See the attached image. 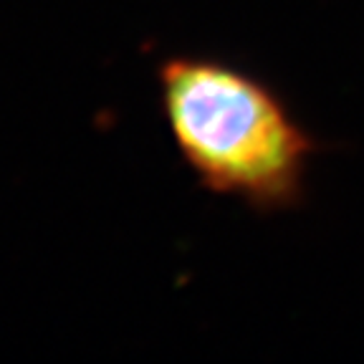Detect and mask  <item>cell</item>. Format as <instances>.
Wrapping results in <instances>:
<instances>
[{"label":"cell","mask_w":364,"mask_h":364,"mask_svg":"<svg viewBox=\"0 0 364 364\" xmlns=\"http://www.w3.org/2000/svg\"><path fill=\"white\" fill-rule=\"evenodd\" d=\"M159 102L182 162L213 195L258 213L304 200L316 139L263 79L213 56H170Z\"/></svg>","instance_id":"obj_1"}]
</instances>
